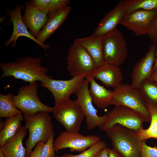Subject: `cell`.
Returning <instances> with one entry per match:
<instances>
[{"instance_id":"1","label":"cell","mask_w":157,"mask_h":157,"mask_svg":"<svg viewBox=\"0 0 157 157\" xmlns=\"http://www.w3.org/2000/svg\"><path fill=\"white\" fill-rule=\"evenodd\" d=\"M0 67L2 72L1 79L12 77L30 83L43 82L52 77L47 74L49 69L42 64L39 57H22L17 58L16 61L1 62Z\"/></svg>"},{"instance_id":"2","label":"cell","mask_w":157,"mask_h":157,"mask_svg":"<svg viewBox=\"0 0 157 157\" xmlns=\"http://www.w3.org/2000/svg\"><path fill=\"white\" fill-rule=\"evenodd\" d=\"M113 149L122 157H140L142 141L136 132L119 124L105 130Z\"/></svg>"},{"instance_id":"3","label":"cell","mask_w":157,"mask_h":157,"mask_svg":"<svg viewBox=\"0 0 157 157\" xmlns=\"http://www.w3.org/2000/svg\"><path fill=\"white\" fill-rule=\"evenodd\" d=\"M25 128L29 136L25 142L26 157H28L33 148L39 142L46 143L54 133L51 117L48 113L40 112L33 116H24Z\"/></svg>"},{"instance_id":"4","label":"cell","mask_w":157,"mask_h":157,"mask_svg":"<svg viewBox=\"0 0 157 157\" xmlns=\"http://www.w3.org/2000/svg\"><path fill=\"white\" fill-rule=\"evenodd\" d=\"M38 85L36 82L22 86L17 95L13 94L12 99L16 107L24 116H33L40 112L52 113L53 107L43 104L37 93Z\"/></svg>"},{"instance_id":"5","label":"cell","mask_w":157,"mask_h":157,"mask_svg":"<svg viewBox=\"0 0 157 157\" xmlns=\"http://www.w3.org/2000/svg\"><path fill=\"white\" fill-rule=\"evenodd\" d=\"M110 105L123 106L130 108L142 115L146 122H151V117L139 88L131 85L121 83L113 91Z\"/></svg>"},{"instance_id":"6","label":"cell","mask_w":157,"mask_h":157,"mask_svg":"<svg viewBox=\"0 0 157 157\" xmlns=\"http://www.w3.org/2000/svg\"><path fill=\"white\" fill-rule=\"evenodd\" d=\"M66 60L67 69L72 77L85 76V78H89L96 70L94 61L86 50L75 42L69 49Z\"/></svg>"},{"instance_id":"7","label":"cell","mask_w":157,"mask_h":157,"mask_svg":"<svg viewBox=\"0 0 157 157\" xmlns=\"http://www.w3.org/2000/svg\"><path fill=\"white\" fill-rule=\"evenodd\" d=\"M103 54L105 63L119 66L128 55L127 44L122 33L116 28L104 35Z\"/></svg>"},{"instance_id":"8","label":"cell","mask_w":157,"mask_h":157,"mask_svg":"<svg viewBox=\"0 0 157 157\" xmlns=\"http://www.w3.org/2000/svg\"><path fill=\"white\" fill-rule=\"evenodd\" d=\"M53 112L56 120L71 132H78L85 117L80 105L76 100L69 99L55 105Z\"/></svg>"},{"instance_id":"9","label":"cell","mask_w":157,"mask_h":157,"mask_svg":"<svg viewBox=\"0 0 157 157\" xmlns=\"http://www.w3.org/2000/svg\"><path fill=\"white\" fill-rule=\"evenodd\" d=\"M108 114L106 121L100 129L101 131L119 124L135 132L142 128L146 120L141 114L128 107L119 106H115Z\"/></svg>"},{"instance_id":"10","label":"cell","mask_w":157,"mask_h":157,"mask_svg":"<svg viewBox=\"0 0 157 157\" xmlns=\"http://www.w3.org/2000/svg\"><path fill=\"white\" fill-rule=\"evenodd\" d=\"M90 78L84 79L75 93L76 100L81 108L85 117L87 129L91 130L97 126L100 129L107 118V113L102 116L97 115V111L94 106L89 92V84Z\"/></svg>"},{"instance_id":"11","label":"cell","mask_w":157,"mask_h":157,"mask_svg":"<svg viewBox=\"0 0 157 157\" xmlns=\"http://www.w3.org/2000/svg\"><path fill=\"white\" fill-rule=\"evenodd\" d=\"M100 140L99 137L95 135L84 136L78 132H71L66 131L60 132L54 140L55 151L69 148L71 152H82Z\"/></svg>"},{"instance_id":"12","label":"cell","mask_w":157,"mask_h":157,"mask_svg":"<svg viewBox=\"0 0 157 157\" xmlns=\"http://www.w3.org/2000/svg\"><path fill=\"white\" fill-rule=\"evenodd\" d=\"M86 78L85 76L73 77L67 80H56L52 77L48 78L41 85L49 90L54 98L55 105H57L70 99V96L75 94Z\"/></svg>"},{"instance_id":"13","label":"cell","mask_w":157,"mask_h":157,"mask_svg":"<svg viewBox=\"0 0 157 157\" xmlns=\"http://www.w3.org/2000/svg\"><path fill=\"white\" fill-rule=\"evenodd\" d=\"M157 15V8L151 10H138L124 15L120 24L133 32L136 36L147 34Z\"/></svg>"},{"instance_id":"14","label":"cell","mask_w":157,"mask_h":157,"mask_svg":"<svg viewBox=\"0 0 157 157\" xmlns=\"http://www.w3.org/2000/svg\"><path fill=\"white\" fill-rule=\"evenodd\" d=\"M23 8L22 4H17L13 9H9L7 10L6 14L10 17L7 24L8 26L10 22H12L13 29L10 37L4 43L5 45L8 47L11 44V47L14 48L16 46L17 41L19 38L24 36L34 41L44 50L49 49L51 47L50 45L41 43L28 31L23 22L21 15V10Z\"/></svg>"},{"instance_id":"15","label":"cell","mask_w":157,"mask_h":157,"mask_svg":"<svg viewBox=\"0 0 157 157\" xmlns=\"http://www.w3.org/2000/svg\"><path fill=\"white\" fill-rule=\"evenodd\" d=\"M157 45L152 43L149 46L145 56L134 66L131 74V85L139 88L141 83L149 78L156 60Z\"/></svg>"},{"instance_id":"16","label":"cell","mask_w":157,"mask_h":157,"mask_svg":"<svg viewBox=\"0 0 157 157\" xmlns=\"http://www.w3.org/2000/svg\"><path fill=\"white\" fill-rule=\"evenodd\" d=\"M23 20L29 32L36 38L47 22L48 14L32 5L29 1L25 2Z\"/></svg>"},{"instance_id":"17","label":"cell","mask_w":157,"mask_h":157,"mask_svg":"<svg viewBox=\"0 0 157 157\" xmlns=\"http://www.w3.org/2000/svg\"><path fill=\"white\" fill-rule=\"evenodd\" d=\"M124 13V0L120 1L112 10L106 13L90 36L97 37L104 35L116 28L120 24Z\"/></svg>"},{"instance_id":"18","label":"cell","mask_w":157,"mask_h":157,"mask_svg":"<svg viewBox=\"0 0 157 157\" xmlns=\"http://www.w3.org/2000/svg\"><path fill=\"white\" fill-rule=\"evenodd\" d=\"M104 36H90L77 38L74 42L83 47L86 50L94 61L96 69L105 63L103 54Z\"/></svg>"},{"instance_id":"19","label":"cell","mask_w":157,"mask_h":157,"mask_svg":"<svg viewBox=\"0 0 157 157\" xmlns=\"http://www.w3.org/2000/svg\"><path fill=\"white\" fill-rule=\"evenodd\" d=\"M90 77L99 80L107 87L114 88L122 83L123 78L119 66L106 63L97 69Z\"/></svg>"},{"instance_id":"20","label":"cell","mask_w":157,"mask_h":157,"mask_svg":"<svg viewBox=\"0 0 157 157\" xmlns=\"http://www.w3.org/2000/svg\"><path fill=\"white\" fill-rule=\"evenodd\" d=\"M72 8L67 6L60 9L48 17L44 26L36 38L42 44L62 25L68 16Z\"/></svg>"},{"instance_id":"21","label":"cell","mask_w":157,"mask_h":157,"mask_svg":"<svg viewBox=\"0 0 157 157\" xmlns=\"http://www.w3.org/2000/svg\"><path fill=\"white\" fill-rule=\"evenodd\" d=\"M27 132L25 126H22L17 133L0 148L6 157H26V149L22 142Z\"/></svg>"},{"instance_id":"22","label":"cell","mask_w":157,"mask_h":157,"mask_svg":"<svg viewBox=\"0 0 157 157\" xmlns=\"http://www.w3.org/2000/svg\"><path fill=\"white\" fill-rule=\"evenodd\" d=\"M94 79L90 77L89 94L93 103L98 108L104 109L110 105L113 91L98 84Z\"/></svg>"},{"instance_id":"23","label":"cell","mask_w":157,"mask_h":157,"mask_svg":"<svg viewBox=\"0 0 157 157\" xmlns=\"http://www.w3.org/2000/svg\"><path fill=\"white\" fill-rule=\"evenodd\" d=\"M139 89L147 108L157 110V82L149 78L146 79Z\"/></svg>"},{"instance_id":"24","label":"cell","mask_w":157,"mask_h":157,"mask_svg":"<svg viewBox=\"0 0 157 157\" xmlns=\"http://www.w3.org/2000/svg\"><path fill=\"white\" fill-rule=\"evenodd\" d=\"M24 117L22 114L6 118L4 126L0 132V148L18 131L22 126Z\"/></svg>"},{"instance_id":"25","label":"cell","mask_w":157,"mask_h":157,"mask_svg":"<svg viewBox=\"0 0 157 157\" xmlns=\"http://www.w3.org/2000/svg\"><path fill=\"white\" fill-rule=\"evenodd\" d=\"M69 0H30L31 4L47 13L48 17L56 11L67 6Z\"/></svg>"},{"instance_id":"26","label":"cell","mask_w":157,"mask_h":157,"mask_svg":"<svg viewBox=\"0 0 157 157\" xmlns=\"http://www.w3.org/2000/svg\"><path fill=\"white\" fill-rule=\"evenodd\" d=\"M10 93L6 94H0V117L6 118L22 114L13 103Z\"/></svg>"},{"instance_id":"27","label":"cell","mask_w":157,"mask_h":157,"mask_svg":"<svg viewBox=\"0 0 157 157\" xmlns=\"http://www.w3.org/2000/svg\"><path fill=\"white\" fill-rule=\"evenodd\" d=\"M157 8V0H124V15L138 10H151Z\"/></svg>"},{"instance_id":"28","label":"cell","mask_w":157,"mask_h":157,"mask_svg":"<svg viewBox=\"0 0 157 157\" xmlns=\"http://www.w3.org/2000/svg\"><path fill=\"white\" fill-rule=\"evenodd\" d=\"M148 109L151 117L149 126L147 129L142 128L136 132L138 136L142 141L150 138L157 139V110L152 108Z\"/></svg>"},{"instance_id":"29","label":"cell","mask_w":157,"mask_h":157,"mask_svg":"<svg viewBox=\"0 0 157 157\" xmlns=\"http://www.w3.org/2000/svg\"><path fill=\"white\" fill-rule=\"evenodd\" d=\"M107 146L106 143L104 141L99 142L89 147V149L77 155L66 154L61 157H94L96 154L104 147Z\"/></svg>"},{"instance_id":"30","label":"cell","mask_w":157,"mask_h":157,"mask_svg":"<svg viewBox=\"0 0 157 157\" xmlns=\"http://www.w3.org/2000/svg\"><path fill=\"white\" fill-rule=\"evenodd\" d=\"M54 135V133L51 135L44 144L42 151V157H56L53 147Z\"/></svg>"},{"instance_id":"31","label":"cell","mask_w":157,"mask_h":157,"mask_svg":"<svg viewBox=\"0 0 157 157\" xmlns=\"http://www.w3.org/2000/svg\"><path fill=\"white\" fill-rule=\"evenodd\" d=\"M142 141L140 157H157V147H151Z\"/></svg>"},{"instance_id":"32","label":"cell","mask_w":157,"mask_h":157,"mask_svg":"<svg viewBox=\"0 0 157 157\" xmlns=\"http://www.w3.org/2000/svg\"><path fill=\"white\" fill-rule=\"evenodd\" d=\"M147 35L152 43L157 45V15L153 21Z\"/></svg>"},{"instance_id":"33","label":"cell","mask_w":157,"mask_h":157,"mask_svg":"<svg viewBox=\"0 0 157 157\" xmlns=\"http://www.w3.org/2000/svg\"><path fill=\"white\" fill-rule=\"evenodd\" d=\"M45 143L43 141L38 142L34 150L32 151L28 157H42V151Z\"/></svg>"},{"instance_id":"34","label":"cell","mask_w":157,"mask_h":157,"mask_svg":"<svg viewBox=\"0 0 157 157\" xmlns=\"http://www.w3.org/2000/svg\"><path fill=\"white\" fill-rule=\"evenodd\" d=\"M110 149L107 146L104 147L97 153L94 157H108Z\"/></svg>"},{"instance_id":"35","label":"cell","mask_w":157,"mask_h":157,"mask_svg":"<svg viewBox=\"0 0 157 157\" xmlns=\"http://www.w3.org/2000/svg\"><path fill=\"white\" fill-rule=\"evenodd\" d=\"M108 157H122L119 153L113 149H110Z\"/></svg>"},{"instance_id":"36","label":"cell","mask_w":157,"mask_h":157,"mask_svg":"<svg viewBox=\"0 0 157 157\" xmlns=\"http://www.w3.org/2000/svg\"><path fill=\"white\" fill-rule=\"evenodd\" d=\"M149 79L157 82V69L152 71Z\"/></svg>"},{"instance_id":"37","label":"cell","mask_w":157,"mask_h":157,"mask_svg":"<svg viewBox=\"0 0 157 157\" xmlns=\"http://www.w3.org/2000/svg\"><path fill=\"white\" fill-rule=\"evenodd\" d=\"M156 69H157V45L156 51V60L152 71Z\"/></svg>"},{"instance_id":"38","label":"cell","mask_w":157,"mask_h":157,"mask_svg":"<svg viewBox=\"0 0 157 157\" xmlns=\"http://www.w3.org/2000/svg\"><path fill=\"white\" fill-rule=\"evenodd\" d=\"M0 157H6L1 149H0Z\"/></svg>"},{"instance_id":"39","label":"cell","mask_w":157,"mask_h":157,"mask_svg":"<svg viewBox=\"0 0 157 157\" xmlns=\"http://www.w3.org/2000/svg\"><path fill=\"white\" fill-rule=\"evenodd\" d=\"M7 18V17L5 16H3L0 18V23H2Z\"/></svg>"},{"instance_id":"40","label":"cell","mask_w":157,"mask_h":157,"mask_svg":"<svg viewBox=\"0 0 157 157\" xmlns=\"http://www.w3.org/2000/svg\"><path fill=\"white\" fill-rule=\"evenodd\" d=\"M56 157H60L59 156H56Z\"/></svg>"}]
</instances>
